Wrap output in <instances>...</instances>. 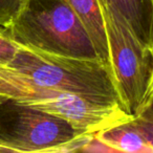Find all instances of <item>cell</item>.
<instances>
[{
    "mask_svg": "<svg viewBox=\"0 0 153 153\" xmlns=\"http://www.w3.org/2000/svg\"><path fill=\"white\" fill-rule=\"evenodd\" d=\"M26 0H0V27H9L17 18Z\"/></svg>",
    "mask_w": 153,
    "mask_h": 153,
    "instance_id": "10",
    "label": "cell"
},
{
    "mask_svg": "<svg viewBox=\"0 0 153 153\" xmlns=\"http://www.w3.org/2000/svg\"><path fill=\"white\" fill-rule=\"evenodd\" d=\"M19 47L20 44L16 43L5 33L4 28L0 27V63L9 65L14 59Z\"/></svg>",
    "mask_w": 153,
    "mask_h": 153,
    "instance_id": "11",
    "label": "cell"
},
{
    "mask_svg": "<svg viewBox=\"0 0 153 153\" xmlns=\"http://www.w3.org/2000/svg\"><path fill=\"white\" fill-rule=\"evenodd\" d=\"M9 66L49 89L124 109L111 65L101 59L70 58L20 45Z\"/></svg>",
    "mask_w": 153,
    "mask_h": 153,
    "instance_id": "1",
    "label": "cell"
},
{
    "mask_svg": "<svg viewBox=\"0 0 153 153\" xmlns=\"http://www.w3.org/2000/svg\"><path fill=\"white\" fill-rule=\"evenodd\" d=\"M110 64L126 112L140 115L149 102L153 72V51L132 33L123 16L111 5L101 3Z\"/></svg>",
    "mask_w": 153,
    "mask_h": 153,
    "instance_id": "5",
    "label": "cell"
},
{
    "mask_svg": "<svg viewBox=\"0 0 153 153\" xmlns=\"http://www.w3.org/2000/svg\"><path fill=\"white\" fill-rule=\"evenodd\" d=\"M114 7L135 37L153 51V0H99Z\"/></svg>",
    "mask_w": 153,
    "mask_h": 153,
    "instance_id": "6",
    "label": "cell"
},
{
    "mask_svg": "<svg viewBox=\"0 0 153 153\" xmlns=\"http://www.w3.org/2000/svg\"><path fill=\"white\" fill-rule=\"evenodd\" d=\"M84 22L101 60L110 64L106 28L99 0H63ZM111 65V64H110Z\"/></svg>",
    "mask_w": 153,
    "mask_h": 153,
    "instance_id": "7",
    "label": "cell"
},
{
    "mask_svg": "<svg viewBox=\"0 0 153 153\" xmlns=\"http://www.w3.org/2000/svg\"><path fill=\"white\" fill-rule=\"evenodd\" d=\"M96 136L113 149L114 152L151 153L150 148L142 134L130 124V122L100 131Z\"/></svg>",
    "mask_w": 153,
    "mask_h": 153,
    "instance_id": "8",
    "label": "cell"
},
{
    "mask_svg": "<svg viewBox=\"0 0 153 153\" xmlns=\"http://www.w3.org/2000/svg\"><path fill=\"white\" fill-rule=\"evenodd\" d=\"M0 97L62 117L90 134L134 119L121 107L102 106L81 97L41 86L2 63H0Z\"/></svg>",
    "mask_w": 153,
    "mask_h": 153,
    "instance_id": "3",
    "label": "cell"
},
{
    "mask_svg": "<svg viewBox=\"0 0 153 153\" xmlns=\"http://www.w3.org/2000/svg\"><path fill=\"white\" fill-rule=\"evenodd\" d=\"M130 124L142 134L151 152H153V100L148 103L140 115L130 121Z\"/></svg>",
    "mask_w": 153,
    "mask_h": 153,
    "instance_id": "9",
    "label": "cell"
},
{
    "mask_svg": "<svg viewBox=\"0 0 153 153\" xmlns=\"http://www.w3.org/2000/svg\"><path fill=\"white\" fill-rule=\"evenodd\" d=\"M153 100V72H152V79H151V85H150V92H149V102ZM148 102V103H149Z\"/></svg>",
    "mask_w": 153,
    "mask_h": 153,
    "instance_id": "12",
    "label": "cell"
},
{
    "mask_svg": "<svg viewBox=\"0 0 153 153\" xmlns=\"http://www.w3.org/2000/svg\"><path fill=\"white\" fill-rule=\"evenodd\" d=\"M4 30L23 46L70 58L100 59L84 22L63 0H26Z\"/></svg>",
    "mask_w": 153,
    "mask_h": 153,
    "instance_id": "2",
    "label": "cell"
},
{
    "mask_svg": "<svg viewBox=\"0 0 153 153\" xmlns=\"http://www.w3.org/2000/svg\"><path fill=\"white\" fill-rule=\"evenodd\" d=\"M94 135L62 117L0 97V152H76Z\"/></svg>",
    "mask_w": 153,
    "mask_h": 153,
    "instance_id": "4",
    "label": "cell"
}]
</instances>
